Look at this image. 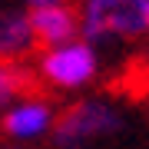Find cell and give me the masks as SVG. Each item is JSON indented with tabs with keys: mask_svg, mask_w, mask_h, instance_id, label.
Returning a JSON list of instances; mask_svg holds the SVG:
<instances>
[{
	"mask_svg": "<svg viewBox=\"0 0 149 149\" xmlns=\"http://www.w3.org/2000/svg\"><path fill=\"white\" fill-rule=\"evenodd\" d=\"M33 50L27 7L20 0H0V63H23Z\"/></svg>",
	"mask_w": 149,
	"mask_h": 149,
	"instance_id": "6",
	"label": "cell"
},
{
	"mask_svg": "<svg viewBox=\"0 0 149 149\" xmlns=\"http://www.w3.org/2000/svg\"><path fill=\"white\" fill-rule=\"evenodd\" d=\"M73 7L80 17V40L96 50L149 33V0H80Z\"/></svg>",
	"mask_w": 149,
	"mask_h": 149,
	"instance_id": "1",
	"label": "cell"
},
{
	"mask_svg": "<svg viewBox=\"0 0 149 149\" xmlns=\"http://www.w3.org/2000/svg\"><path fill=\"white\" fill-rule=\"evenodd\" d=\"M10 149H20V146H10Z\"/></svg>",
	"mask_w": 149,
	"mask_h": 149,
	"instance_id": "9",
	"label": "cell"
},
{
	"mask_svg": "<svg viewBox=\"0 0 149 149\" xmlns=\"http://www.w3.org/2000/svg\"><path fill=\"white\" fill-rule=\"evenodd\" d=\"M33 86H37L33 66H27V63H0V113L10 109L17 100L30 96Z\"/></svg>",
	"mask_w": 149,
	"mask_h": 149,
	"instance_id": "7",
	"label": "cell"
},
{
	"mask_svg": "<svg viewBox=\"0 0 149 149\" xmlns=\"http://www.w3.org/2000/svg\"><path fill=\"white\" fill-rule=\"evenodd\" d=\"M30 17V33L37 50L63 47L70 40H80V17L73 3H53V7H37L27 10Z\"/></svg>",
	"mask_w": 149,
	"mask_h": 149,
	"instance_id": "5",
	"label": "cell"
},
{
	"mask_svg": "<svg viewBox=\"0 0 149 149\" xmlns=\"http://www.w3.org/2000/svg\"><path fill=\"white\" fill-rule=\"evenodd\" d=\"M33 76H37V83L50 86V90L76 93L100 76V50L86 40H70L63 47L40 50Z\"/></svg>",
	"mask_w": 149,
	"mask_h": 149,
	"instance_id": "3",
	"label": "cell"
},
{
	"mask_svg": "<svg viewBox=\"0 0 149 149\" xmlns=\"http://www.w3.org/2000/svg\"><path fill=\"white\" fill-rule=\"evenodd\" d=\"M53 119H56V109L47 96H23L17 100L10 109L0 113V129L3 136L10 139L13 146H23V143H37V139H47L50 129H53Z\"/></svg>",
	"mask_w": 149,
	"mask_h": 149,
	"instance_id": "4",
	"label": "cell"
},
{
	"mask_svg": "<svg viewBox=\"0 0 149 149\" xmlns=\"http://www.w3.org/2000/svg\"><path fill=\"white\" fill-rule=\"evenodd\" d=\"M123 113L116 103L103 100V96H83L73 100L66 109L56 113L50 139L56 149H86L100 139H109L123 129Z\"/></svg>",
	"mask_w": 149,
	"mask_h": 149,
	"instance_id": "2",
	"label": "cell"
},
{
	"mask_svg": "<svg viewBox=\"0 0 149 149\" xmlns=\"http://www.w3.org/2000/svg\"><path fill=\"white\" fill-rule=\"evenodd\" d=\"M27 10H37V7H53V3H73V0H20Z\"/></svg>",
	"mask_w": 149,
	"mask_h": 149,
	"instance_id": "8",
	"label": "cell"
}]
</instances>
